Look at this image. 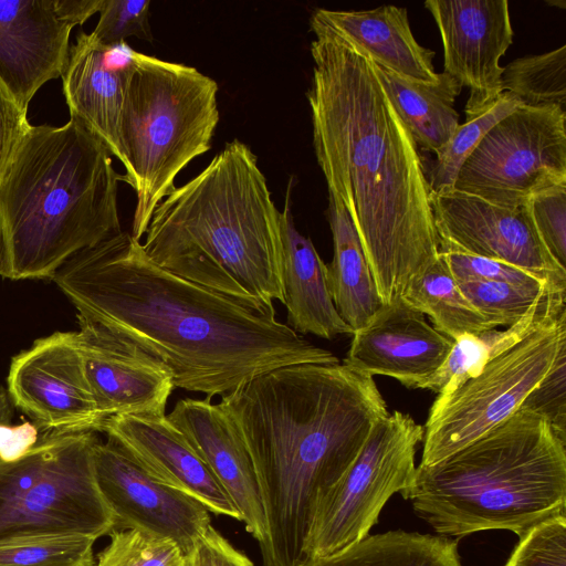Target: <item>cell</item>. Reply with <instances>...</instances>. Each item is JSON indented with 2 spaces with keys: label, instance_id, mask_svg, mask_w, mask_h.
<instances>
[{
  "label": "cell",
  "instance_id": "cell-1",
  "mask_svg": "<svg viewBox=\"0 0 566 566\" xmlns=\"http://www.w3.org/2000/svg\"><path fill=\"white\" fill-rule=\"evenodd\" d=\"M52 281L77 319L127 342L170 373L175 388L224 396L269 370L337 364V356L259 311L154 263L118 234L69 259Z\"/></svg>",
  "mask_w": 566,
  "mask_h": 566
},
{
  "label": "cell",
  "instance_id": "cell-2",
  "mask_svg": "<svg viewBox=\"0 0 566 566\" xmlns=\"http://www.w3.org/2000/svg\"><path fill=\"white\" fill-rule=\"evenodd\" d=\"M311 30L314 67L306 97L315 156L388 304L440 253L426 169L370 56L317 22L311 21Z\"/></svg>",
  "mask_w": 566,
  "mask_h": 566
},
{
  "label": "cell",
  "instance_id": "cell-3",
  "mask_svg": "<svg viewBox=\"0 0 566 566\" xmlns=\"http://www.w3.org/2000/svg\"><path fill=\"white\" fill-rule=\"evenodd\" d=\"M256 473L265 521L264 566H295L317 495L353 463L389 411L371 376L344 364H295L221 397Z\"/></svg>",
  "mask_w": 566,
  "mask_h": 566
},
{
  "label": "cell",
  "instance_id": "cell-4",
  "mask_svg": "<svg viewBox=\"0 0 566 566\" xmlns=\"http://www.w3.org/2000/svg\"><path fill=\"white\" fill-rule=\"evenodd\" d=\"M145 234L160 268L259 311L284 304L281 211L239 139L161 200Z\"/></svg>",
  "mask_w": 566,
  "mask_h": 566
},
{
  "label": "cell",
  "instance_id": "cell-5",
  "mask_svg": "<svg viewBox=\"0 0 566 566\" xmlns=\"http://www.w3.org/2000/svg\"><path fill=\"white\" fill-rule=\"evenodd\" d=\"M120 176L77 120L31 125L0 177V275L52 280L73 255L122 232Z\"/></svg>",
  "mask_w": 566,
  "mask_h": 566
},
{
  "label": "cell",
  "instance_id": "cell-6",
  "mask_svg": "<svg viewBox=\"0 0 566 566\" xmlns=\"http://www.w3.org/2000/svg\"><path fill=\"white\" fill-rule=\"evenodd\" d=\"M402 497L439 535L506 530L520 538L566 514V444L546 419L520 408L451 455L418 465Z\"/></svg>",
  "mask_w": 566,
  "mask_h": 566
},
{
  "label": "cell",
  "instance_id": "cell-7",
  "mask_svg": "<svg viewBox=\"0 0 566 566\" xmlns=\"http://www.w3.org/2000/svg\"><path fill=\"white\" fill-rule=\"evenodd\" d=\"M218 84L196 67L134 53L119 122L127 182L136 193L132 237L140 241L175 179L211 148Z\"/></svg>",
  "mask_w": 566,
  "mask_h": 566
},
{
  "label": "cell",
  "instance_id": "cell-8",
  "mask_svg": "<svg viewBox=\"0 0 566 566\" xmlns=\"http://www.w3.org/2000/svg\"><path fill=\"white\" fill-rule=\"evenodd\" d=\"M94 431L43 432L13 461L0 460V542L24 536L114 531L94 471Z\"/></svg>",
  "mask_w": 566,
  "mask_h": 566
},
{
  "label": "cell",
  "instance_id": "cell-9",
  "mask_svg": "<svg viewBox=\"0 0 566 566\" xmlns=\"http://www.w3.org/2000/svg\"><path fill=\"white\" fill-rule=\"evenodd\" d=\"M423 433V426L400 411L374 424L353 463L317 495L303 559L328 556L368 536L387 501L412 485Z\"/></svg>",
  "mask_w": 566,
  "mask_h": 566
},
{
  "label": "cell",
  "instance_id": "cell-10",
  "mask_svg": "<svg viewBox=\"0 0 566 566\" xmlns=\"http://www.w3.org/2000/svg\"><path fill=\"white\" fill-rule=\"evenodd\" d=\"M566 346V312L531 333L444 398L423 427L419 465L434 464L473 442L520 409Z\"/></svg>",
  "mask_w": 566,
  "mask_h": 566
},
{
  "label": "cell",
  "instance_id": "cell-11",
  "mask_svg": "<svg viewBox=\"0 0 566 566\" xmlns=\"http://www.w3.org/2000/svg\"><path fill=\"white\" fill-rule=\"evenodd\" d=\"M566 185V111L517 106L496 123L462 165L454 188L517 208Z\"/></svg>",
  "mask_w": 566,
  "mask_h": 566
},
{
  "label": "cell",
  "instance_id": "cell-12",
  "mask_svg": "<svg viewBox=\"0 0 566 566\" xmlns=\"http://www.w3.org/2000/svg\"><path fill=\"white\" fill-rule=\"evenodd\" d=\"M7 390L42 433L96 432L106 420L86 378L75 332L39 338L13 356Z\"/></svg>",
  "mask_w": 566,
  "mask_h": 566
},
{
  "label": "cell",
  "instance_id": "cell-13",
  "mask_svg": "<svg viewBox=\"0 0 566 566\" xmlns=\"http://www.w3.org/2000/svg\"><path fill=\"white\" fill-rule=\"evenodd\" d=\"M439 240L470 254L522 269L566 293V268L542 242L525 206L505 208L455 188L430 193Z\"/></svg>",
  "mask_w": 566,
  "mask_h": 566
},
{
  "label": "cell",
  "instance_id": "cell-14",
  "mask_svg": "<svg viewBox=\"0 0 566 566\" xmlns=\"http://www.w3.org/2000/svg\"><path fill=\"white\" fill-rule=\"evenodd\" d=\"M94 471L115 530H139L176 542L187 554L212 526L210 512L153 478L117 441L94 447Z\"/></svg>",
  "mask_w": 566,
  "mask_h": 566
},
{
  "label": "cell",
  "instance_id": "cell-15",
  "mask_svg": "<svg viewBox=\"0 0 566 566\" xmlns=\"http://www.w3.org/2000/svg\"><path fill=\"white\" fill-rule=\"evenodd\" d=\"M443 45L444 73L469 88L465 117L504 92L500 59L513 43L507 0H427Z\"/></svg>",
  "mask_w": 566,
  "mask_h": 566
},
{
  "label": "cell",
  "instance_id": "cell-16",
  "mask_svg": "<svg viewBox=\"0 0 566 566\" xmlns=\"http://www.w3.org/2000/svg\"><path fill=\"white\" fill-rule=\"evenodd\" d=\"M70 7V0H0V78L25 111L67 63L78 25Z\"/></svg>",
  "mask_w": 566,
  "mask_h": 566
},
{
  "label": "cell",
  "instance_id": "cell-17",
  "mask_svg": "<svg viewBox=\"0 0 566 566\" xmlns=\"http://www.w3.org/2000/svg\"><path fill=\"white\" fill-rule=\"evenodd\" d=\"M453 343L399 297L382 304L365 326L353 333L343 364L416 389L438 370Z\"/></svg>",
  "mask_w": 566,
  "mask_h": 566
},
{
  "label": "cell",
  "instance_id": "cell-18",
  "mask_svg": "<svg viewBox=\"0 0 566 566\" xmlns=\"http://www.w3.org/2000/svg\"><path fill=\"white\" fill-rule=\"evenodd\" d=\"M75 331L80 354L101 415H166L175 389L168 369L101 327L78 321Z\"/></svg>",
  "mask_w": 566,
  "mask_h": 566
},
{
  "label": "cell",
  "instance_id": "cell-19",
  "mask_svg": "<svg viewBox=\"0 0 566 566\" xmlns=\"http://www.w3.org/2000/svg\"><path fill=\"white\" fill-rule=\"evenodd\" d=\"M153 478L190 496L210 513L241 522L229 494L167 415H116L101 429Z\"/></svg>",
  "mask_w": 566,
  "mask_h": 566
},
{
  "label": "cell",
  "instance_id": "cell-20",
  "mask_svg": "<svg viewBox=\"0 0 566 566\" xmlns=\"http://www.w3.org/2000/svg\"><path fill=\"white\" fill-rule=\"evenodd\" d=\"M167 417L224 488L262 552L266 521L260 486L248 447L231 416L220 402L206 397L178 400Z\"/></svg>",
  "mask_w": 566,
  "mask_h": 566
},
{
  "label": "cell",
  "instance_id": "cell-21",
  "mask_svg": "<svg viewBox=\"0 0 566 566\" xmlns=\"http://www.w3.org/2000/svg\"><path fill=\"white\" fill-rule=\"evenodd\" d=\"M134 53L126 42L104 45L81 30L61 75L70 118L91 132L122 164L119 122Z\"/></svg>",
  "mask_w": 566,
  "mask_h": 566
},
{
  "label": "cell",
  "instance_id": "cell-22",
  "mask_svg": "<svg viewBox=\"0 0 566 566\" xmlns=\"http://www.w3.org/2000/svg\"><path fill=\"white\" fill-rule=\"evenodd\" d=\"M282 286L287 325L300 335L333 339L353 335V329L338 314L327 283L326 264L312 240L295 227L290 191L281 211Z\"/></svg>",
  "mask_w": 566,
  "mask_h": 566
},
{
  "label": "cell",
  "instance_id": "cell-23",
  "mask_svg": "<svg viewBox=\"0 0 566 566\" xmlns=\"http://www.w3.org/2000/svg\"><path fill=\"white\" fill-rule=\"evenodd\" d=\"M311 21L357 44L376 64L403 78L427 84L439 80L432 62L436 52L416 41L406 8L386 4L360 11L316 9Z\"/></svg>",
  "mask_w": 566,
  "mask_h": 566
},
{
  "label": "cell",
  "instance_id": "cell-24",
  "mask_svg": "<svg viewBox=\"0 0 566 566\" xmlns=\"http://www.w3.org/2000/svg\"><path fill=\"white\" fill-rule=\"evenodd\" d=\"M564 312L566 294L545 291L514 325L503 331L493 328L464 335L454 340L442 365L419 388L436 392L437 398L449 396L465 381L476 377L491 360Z\"/></svg>",
  "mask_w": 566,
  "mask_h": 566
},
{
  "label": "cell",
  "instance_id": "cell-25",
  "mask_svg": "<svg viewBox=\"0 0 566 566\" xmlns=\"http://www.w3.org/2000/svg\"><path fill=\"white\" fill-rule=\"evenodd\" d=\"M333 259L326 264L333 303L353 332L365 326L382 305L356 229L343 205L328 193Z\"/></svg>",
  "mask_w": 566,
  "mask_h": 566
},
{
  "label": "cell",
  "instance_id": "cell-26",
  "mask_svg": "<svg viewBox=\"0 0 566 566\" xmlns=\"http://www.w3.org/2000/svg\"><path fill=\"white\" fill-rule=\"evenodd\" d=\"M374 64L385 92L417 146L438 155L460 125L454 101L463 86L444 72L439 73L438 82L427 84Z\"/></svg>",
  "mask_w": 566,
  "mask_h": 566
},
{
  "label": "cell",
  "instance_id": "cell-27",
  "mask_svg": "<svg viewBox=\"0 0 566 566\" xmlns=\"http://www.w3.org/2000/svg\"><path fill=\"white\" fill-rule=\"evenodd\" d=\"M295 566H461L458 541L442 535L388 531L334 554Z\"/></svg>",
  "mask_w": 566,
  "mask_h": 566
},
{
  "label": "cell",
  "instance_id": "cell-28",
  "mask_svg": "<svg viewBox=\"0 0 566 566\" xmlns=\"http://www.w3.org/2000/svg\"><path fill=\"white\" fill-rule=\"evenodd\" d=\"M401 298L428 315L433 327L452 340L495 328L467 300L441 253L409 280Z\"/></svg>",
  "mask_w": 566,
  "mask_h": 566
},
{
  "label": "cell",
  "instance_id": "cell-29",
  "mask_svg": "<svg viewBox=\"0 0 566 566\" xmlns=\"http://www.w3.org/2000/svg\"><path fill=\"white\" fill-rule=\"evenodd\" d=\"M503 91L530 107L566 105V44L546 53L527 55L503 67Z\"/></svg>",
  "mask_w": 566,
  "mask_h": 566
},
{
  "label": "cell",
  "instance_id": "cell-30",
  "mask_svg": "<svg viewBox=\"0 0 566 566\" xmlns=\"http://www.w3.org/2000/svg\"><path fill=\"white\" fill-rule=\"evenodd\" d=\"M520 105L521 102L514 95L503 92L489 108L479 115L465 117V122L458 126L448 145L436 155L437 158L427 172L430 191L454 188L465 159L486 133Z\"/></svg>",
  "mask_w": 566,
  "mask_h": 566
},
{
  "label": "cell",
  "instance_id": "cell-31",
  "mask_svg": "<svg viewBox=\"0 0 566 566\" xmlns=\"http://www.w3.org/2000/svg\"><path fill=\"white\" fill-rule=\"evenodd\" d=\"M96 541L82 534L7 539L0 542V566H94Z\"/></svg>",
  "mask_w": 566,
  "mask_h": 566
},
{
  "label": "cell",
  "instance_id": "cell-32",
  "mask_svg": "<svg viewBox=\"0 0 566 566\" xmlns=\"http://www.w3.org/2000/svg\"><path fill=\"white\" fill-rule=\"evenodd\" d=\"M94 566H186L187 554L174 541L139 530H115Z\"/></svg>",
  "mask_w": 566,
  "mask_h": 566
},
{
  "label": "cell",
  "instance_id": "cell-33",
  "mask_svg": "<svg viewBox=\"0 0 566 566\" xmlns=\"http://www.w3.org/2000/svg\"><path fill=\"white\" fill-rule=\"evenodd\" d=\"M457 282L467 300L495 328L517 323L535 301L549 290L547 286L527 287L504 282Z\"/></svg>",
  "mask_w": 566,
  "mask_h": 566
},
{
  "label": "cell",
  "instance_id": "cell-34",
  "mask_svg": "<svg viewBox=\"0 0 566 566\" xmlns=\"http://www.w3.org/2000/svg\"><path fill=\"white\" fill-rule=\"evenodd\" d=\"M439 248L457 281L504 282L527 287L547 286L531 273L512 264L467 253L443 240H439Z\"/></svg>",
  "mask_w": 566,
  "mask_h": 566
},
{
  "label": "cell",
  "instance_id": "cell-35",
  "mask_svg": "<svg viewBox=\"0 0 566 566\" xmlns=\"http://www.w3.org/2000/svg\"><path fill=\"white\" fill-rule=\"evenodd\" d=\"M504 566H566V514L551 517L520 537Z\"/></svg>",
  "mask_w": 566,
  "mask_h": 566
},
{
  "label": "cell",
  "instance_id": "cell-36",
  "mask_svg": "<svg viewBox=\"0 0 566 566\" xmlns=\"http://www.w3.org/2000/svg\"><path fill=\"white\" fill-rule=\"evenodd\" d=\"M149 6V0H102L98 22L91 33L104 45L126 42L130 36L153 42Z\"/></svg>",
  "mask_w": 566,
  "mask_h": 566
},
{
  "label": "cell",
  "instance_id": "cell-37",
  "mask_svg": "<svg viewBox=\"0 0 566 566\" xmlns=\"http://www.w3.org/2000/svg\"><path fill=\"white\" fill-rule=\"evenodd\" d=\"M526 207L545 248L566 268V185L533 196Z\"/></svg>",
  "mask_w": 566,
  "mask_h": 566
},
{
  "label": "cell",
  "instance_id": "cell-38",
  "mask_svg": "<svg viewBox=\"0 0 566 566\" xmlns=\"http://www.w3.org/2000/svg\"><path fill=\"white\" fill-rule=\"evenodd\" d=\"M566 346L560 349L549 373L528 394L520 408L533 411L551 424L566 444Z\"/></svg>",
  "mask_w": 566,
  "mask_h": 566
},
{
  "label": "cell",
  "instance_id": "cell-39",
  "mask_svg": "<svg viewBox=\"0 0 566 566\" xmlns=\"http://www.w3.org/2000/svg\"><path fill=\"white\" fill-rule=\"evenodd\" d=\"M30 127L28 111L20 106L0 78V177Z\"/></svg>",
  "mask_w": 566,
  "mask_h": 566
},
{
  "label": "cell",
  "instance_id": "cell-40",
  "mask_svg": "<svg viewBox=\"0 0 566 566\" xmlns=\"http://www.w3.org/2000/svg\"><path fill=\"white\" fill-rule=\"evenodd\" d=\"M186 566H254L213 526L199 538L189 553Z\"/></svg>",
  "mask_w": 566,
  "mask_h": 566
},
{
  "label": "cell",
  "instance_id": "cell-41",
  "mask_svg": "<svg viewBox=\"0 0 566 566\" xmlns=\"http://www.w3.org/2000/svg\"><path fill=\"white\" fill-rule=\"evenodd\" d=\"M39 437V429L32 422L0 424V460L13 461L22 457L38 442Z\"/></svg>",
  "mask_w": 566,
  "mask_h": 566
},
{
  "label": "cell",
  "instance_id": "cell-42",
  "mask_svg": "<svg viewBox=\"0 0 566 566\" xmlns=\"http://www.w3.org/2000/svg\"><path fill=\"white\" fill-rule=\"evenodd\" d=\"M14 408L7 387L0 385V424L11 423Z\"/></svg>",
  "mask_w": 566,
  "mask_h": 566
}]
</instances>
